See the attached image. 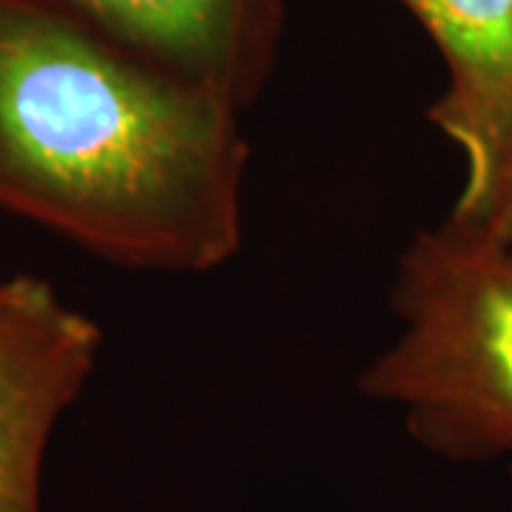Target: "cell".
Here are the masks:
<instances>
[{
  "label": "cell",
  "mask_w": 512,
  "mask_h": 512,
  "mask_svg": "<svg viewBox=\"0 0 512 512\" xmlns=\"http://www.w3.org/2000/svg\"><path fill=\"white\" fill-rule=\"evenodd\" d=\"M237 109L60 6L0 0V208L106 262L234 259L251 157Z\"/></svg>",
  "instance_id": "6da1fadb"
},
{
  "label": "cell",
  "mask_w": 512,
  "mask_h": 512,
  "mask_svg": "<svg viewBox=\"0 0 512 512\" xmlns=\"http://www.w3.org/2000/svg\"><path fill=\"white\" fill-rule=\"evenodd\" d=\"M393 311L399 336L359 390L399 407L410 433L447 456L512 458V251L450 220L404 248Z\"/></svg>",
  "instance_id": "7a4b0ae2"
},
{
  "label": "cell",
  "mask_w": 512,
  "mask_h": 512,
  "mask_svg": "<svg viewBox=\"0 0 512 512\" xmlns=\"http://www.w3.org/2000/svg\"><path fill=\"white\" fill-rule=\"evenodd\" d=\"M100 350V325L49 279H0V512H43L49 441L86 390Z\"/></svg>",
  "instance_id": "3957f363"
},
{
  "label": "cell",
  "mask_w": 512,
  "mask_h": 512,
  "mask_svg": "<svg viewBox=\"0 0 512 512\" xmlns=\"http://www.w3.org/2000/svg\"><path fill=\"white\" fill-rule=\"evenodd\" d=\"M404 3L447 66L430 120L464 160L453 220L484 225L512 171V0Z\"/></svg>",
  "instance_id": "277c9868"
},
{
  "label": "cell",
  "mask_w": 512,
  "mask_h": 512,
  "mask_svg": "<svg viewBox=\"0 0 512 512\" xmlns=\"http://www.w3.org/2000/svg\"><path fill=\"white\" fill-rule=\"evenodd\" d=\"M137 57L242 106L256 83L254 0H57Z\"/></svg>",
  "instance_id": "5b68a950"
},
{
  "label": "cell",
  "mask_w": 512,
  "mask_h": 512,
  "mask_svg": "<svg viewBox=\"0 0 512 512\" xmlns=\"http://www.w3.org/2000/svg\"><path fill=\"white\" fill-rule=\"evenodd\" d=\"M478 228H484L487 234H493L501 245H507L512 251V171L510 177H507L504 191H501V197L495 202L493 214L487 217L484 225H478Z\"/></svg>",
  "instance_id": "8992f818"
}]
</instances>
